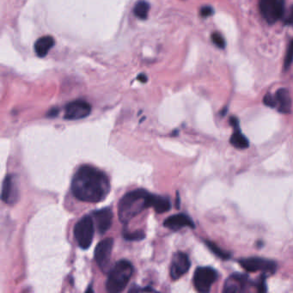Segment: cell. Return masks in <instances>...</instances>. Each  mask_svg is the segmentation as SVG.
Segmentation results:
<instances>
[{"mask_svg": "<svg viewBox=\"0 0 293 293\" xmlns=\"http://www.w3.org/2000/svg\"><path fill=\"white\" fill-rule=\"evenodd\" d=\"M54 43H55L54 39L52 36L50 35L42 36L35 41V46H34L35 53L40 58H43L47 55L50 49L54 46Z\"/></svg>", "mask_w": 293, "mask_h": 293, "instance_id": "e0dca14e", "label": "cell"}, {"mask_svg": "<svg viewBox=\"0 0 293 293\" xmlns=\"http://www.w3.org/2000/svg\"><path fill=\"white\" fill-rule=\"evenodd\" d=\"M211 41L214 44L216 45L217 47H219L221 49H224L226 47V41L224 39L223 36L220 35L219 33L214 32L211 34Z\"/></svg>", "mask_w": 293, "mask_h": 293, "instance_id": "7402d4cb", "label": "cell"}, {"mask_svg": "<svg viewBox=\"0 0 293 293\" xmlns=\"http://www.w3.org/2000/svg\"><path fill=\"white\" fill-rule=\"evenodd\" d=\"M293 62V39L290 41L289 46L287 47V51L285 53L284 60V69L287 70L290 67L291 63Z\"/></svg>", "mask_w": 293, "mask_h": 293, "instance_id": "44dd1931", "label": "cell"}, {"mask_svg": "<svg viewBox=\"0 0 293 293\" xmlns=\"http://www.w3.org/2000/svg\"><path fill=\"white\" fill-rule=\"evenodd\" d=\"M113 246L114 240L109 238L101 241L95 249V260L103 272H107L109 268Z\"/></svg>", "mask_w": 293, "mask_h": 293, "instance_id": "ba28073f", "label": "cell"}, {"mask_svg": "<svg viewBox=\"0 0 293 293\" xmlns=\"http://www.w3.org/2000/svg\"><path fill=\"white\" fill-rule=\"evenodd\" d=\"M133 274V266L130 261L121 260L109 270L106 288L109 292L117 293L126 288Z\"/></svg>", "mask_w": 293, "mask_h": 293, "instance_id": "3957f363", "label": "cell"}, {"mask_svg": "<svg viewBox=\"0 0 293 293\" xmlns=\"http://www.w3.org/2000/svg\"><path fill=\"white\" fill-rule=\"evenodd\" d=\"M217 278V271L213 268L209 267H198L194 272V287L199 292H208Z\"/></svg>", "mask_w": 293, "mask_h": 293, "instance_id": "5b68a950", "label": "cell"}, {"mask_svg": "<svg viewBox=\"0 0 293 293\" xmlns=\"http://www.w3.org/2000/svg\"><path fill=\"white\" fill-rule=\"evenodd\" d=\"M190 266V260L187 254L183 252L176 253L170 265V277L173 280L178 279L188 273Z\"/></svg>", "mask_w": 293, "mask_h": 293, "instance_id": "30bf717a", "label": "cell"}, {"mask_svg": "<svg viewBox=\"0 0 293 293\" xmlns=\"http://www.w3.org/2000/svg\"><path fill=\"white\" fill-rule=\"evenodd\" d=\"M263 103L270 108H276L277 101H276L275 96H273L272 94L266 95L263 98Z\"/></svg>", "mask_w": 293, "mask_h": 293, "instance_id": "cb8c5ba5", "label": "cell"}, {"mask_svg": "<svg viewBox=\"0 0 293 293\" xmlns=\"http://www.w3.org/2000/svg\"><path fill=\"white\" fill-rule=\"evenodd\" d=\"M284 24L286 25L293 26V6L290 8V13H289L287 18H285V20H284Z\"/></svg>", "mask_w": 293, "mask_h": 293, "instance_id": "4316f807", "label": "cell"}, {"mask_svg": "<svg viewBox=\"0 0 293 293\" xmlns=\"http://www.w3.org/2000/svg\"><path fill=\"white\" fill-rule=\"evenodd\" d=\"M150 5L145 0L138 1L133 8V13L135 17L140 20H145L149 14Z\"/></svg>", "mask_w": 293, "mask_h": 293, "instance_id": "d6986e66", "label": "cell"}, {"mask_svg": "<svg viewBox=\"0 0 293 293\" xmlns=\"http://www.w3.org/2000/svg\"><path fill=\"white\" fill-rule=\"evenodd\" d=\"M137 80H138V81H140L141 83L144 84V83L147 82V76L144 74H139V75L137 77Z\"/></svg>", "mask_w": 293, "mask_h": 293, "instance_id": "83f0119b", "label": "cell"}, {"mask_svg": "<svg viewBox=\"0 0 293 293\" xmlns=\"http://www.w3.org/2000/svg\"><path fill=\"white\" fill-rule=\"evenodd\" d=\"M150 207H153L158 213H164L171 208V203L167 197L152 194L150 200Z\"/></svg>", "mask_w": 293, "mask_h": 293, "instance_id": "ac0fdd59", "label": "cell"}, {"mask_svg": "<svg viewBox=\"0 0 293 293\" xmlns=\"http://www.w3.org/2000/svg\"><path fill=\"white\" fill-rule=\"evenodd\" d=\"M230 123L234 127V132L230 139L231 144L238 149H246L249 145L248 138L241 132L239 121L236 117L230 119Z\"/></svg>", "mask_w": 293, "mask_h": 293, "instance_id": "9a60e30c", "label": "cell"}, {"mask_svg": "<svg viewBox=\"0 0 293 293\" xmlns=\"http://www.w3.org/2000/svg\"><path fill=\"white\" fill-rule=\"evenodd\" d=\"M110 191L109 177L98 169L85 165L74 175L71 192L80 201L97 203L105 199Z\"/></svg>", "mask_w": 293, "mask_h": 293, "instance_id": "6da1fadb", "label": "cell"}, {"mask_svg": "<svg viewBox=\"0 0 293 293\" xmlns=\"http://www.w3.org/2000/svg\"><path fill=\"white\" fill-rule=\"evenodd\" d=\"M92 215L95 223L97 225V231L99 232L100 234H104L105 232H108L111 227L114 217L111 209L109 207L100 209L98 211H94Z\"/></svg>", "mask_w": 293, "mask_h": 293, "instance_id": "4fadbf2b", "label": "cell"}, {"mask_svg": "<svg viewBox=\"0 0 293 293\" xmlns=\"http://www.w3.org/2000/svg\"><path fill=\"white\" fill-rule=\"evenodd\" d=\"M259 6L261 14L268 24H274L284 15V0H260Z\"/></svg>", "mask_w": 293, "mask_h": 293, "instance_id": "8992f818", "label": "cell"}, {"mask_svg": "<svg viewBox=\"0 0 293 293\" xmlns=\"http://www.w3.org/2000/svg\"><path fill=\"white\" fill-rule=\"evenodd\" d=\"M91 113V104L84 100L72 101L65 107V119L66 120H81L89 116Z\"/></svg>", "mask_w": 293, "mask_h": 293, "instance_id": "9c48e42d", "label": "cell"}, {"mask_svg": "<svg viewBox=\"0 0 293 293\" xmlns=\"http://www.w3.org/2000/svg\"><path fill=\"white\" fill-rule=\"evenodd\" d=\"M1 199L8 205H13L18 199V188L13 176L11 175L6 176L2 184Z\"/></svg>", "mask_w": 293, "mask_h": 293, "instance_id": "7c38bea8", "label": "cell"}, {"mask_svg": "<svg viewBox=\"0 0 293 293\" xmlns=\"http://www.w3.org/2000/svg\"><path fill=\"white\" fill-rule=\"evenodd\" d=\"M257 289H258L259 291L261 292H264L267 290V286H266V277L264 278L263 276L261 277V280L258 282L257 284Z\"/></svg>", "mask_w": 293, "mask_h": 293, "instance_id": "484cf974", "label": "cell"}, {"mask_svg": "<svg viewBox=\"0 0 293 293\" xmlns=\"http://www.w3.org/2000/svg\"><path fill=\"white\" fill-rule=\"evenodd\" d=\"M58 112H59V110H58V109H52V110H51V111H50L49 113H48V114H47V115H48V116H56V115H57V114H58Z\"/></svg>", "mask_w": 293, "mask_h": 293, "instance_id": "f1b7e54d", "label": "cell"}, {"mask_svg": "<svg viewBox=\"0 0 293 293\" xmlns=\"http://www.w3.org/2000/svg\"><path fill=\"white\" fill-rule=\"evenodd\" d=\"M205 244L207 245L209 249H211V251L215 254V255L218 256L219 258L223 259V260H227V259L231 257V255L228 252H226L223 249H220L219 247L217 246V244H213L211 242H205Z\"/></svg>", "mask_w": 293, "mask_h": 293, "instance_id": "ffe728a7", "label": "cell"}, {"mask_svg": "<svg viewBox=\"0 0 293 293\" xmlns=\"http://www.w3.org/2000/svg\"><path fill=\"white\" fill-rule=\"evenodd\" d=\"M151 195L144 189H135L125 194L118 206L120 222L127 223L144 209L149 208Z\"/></svg>", "mask_w": 293, "mask_h": 293, "instance_id": "7a4b0ae2", "label": "cell"}, {"mask_svg": "<svg viewBox=\"0 0 293 293\" xmlns=\"http://www.w3.org/2000/svg\"><path fill=\"white\" fill-rule=\"evenodd\" d=\"M275 98L278 112L282 114H290L292 103L289 91L286 89H279L276 92Z\"/></svg>", "mask_w": 293, "mask_h": 293, "instance_id": "2e32d148", "label": "cell"}, {"mask_svg": "<svg viewBox=\"0 0 293 293\" xmlns=\"http://www.w3.org/2000/svg\"><path fill=\"white\" fill-rule=\"evenodd\" d=\"M214 13L213 9L211 6H203L202 8L200 9V16L202 18H207L210 16L212 15Z\"/></svg>", "mask_w": 293, "mask_h": 293, "instance_id": "d4e9b609", "label": "cell"}, {"mask_svg": "<svg viewBox=\"0 0 293 293\" xmlns=\"http://www.w3.org/2000/svg\"><path fill=\"white\" fill-rule=\"evenodd\" d=\"M164 227L172 230V231H178L185 227L194 228V224L190 217L186 214L179 213L172 215L168 217L164 222Z\"/></svg>", "mask_w": 293, "mask_h": 293, "instance_id": "5bb4252c", "label": "cell"}, {"mask_svg": "<svg viewBox=\"0 0 293 293\" xmlns=\"http://www.w3.org/2000/svg\"><path fill=\"white\" fill-rule=\"evenodd\" d=\"M241 267L247 272H263V273H273L277 268V264L273 261L261 257H249L242 259L239 261Z\"/></svg>", "mask_w": 293, "mask_h": 293, "instance_id": "52a82bcc", "label": "cell"}, {"mask_svg": "<svg viewBox=\"0 0 293 293\" xmlns=\"http://www.w3.org/2000/svg\"><path fill=\"white\" fill-rule=\"evenodd\" d=\"M95 225L93 217L86 215L74 226V238L83 249L90 248L94 238Z\"/></svg>", "mask_w": 293, "mask_h": 293, "instance_id": "277c9868", "label": "cell"}, {"mask_svg": "<svg viewBox=\"0 0 293 293\" xmlns=\"http://www.w3.org/2000/svg\"><path fill=\"white\" fill-rule=\"evenodd\" d=\"M249 279L246 274L233 273L226 279L223 291L226 293L244 292L249 287Z\"/></svg>", "mask_w": 293, "mask_h": 293, "instance_id": "8fae6325", "label": "cell"}, {"mask_svg": "<svg viewBox=\"0 0 293 293\" xmlns=\"http://www.w3.org/2000/svg\"><path fill=\"white\" fill-rule=\"evenodd\" d=\"M123 236L125 239L129 241L143 240L144 237H145L144 232H132V233H125Z\"/></svg>", "mask_w": 293, "mask_h": 293, "instance_id": "603a6c76", "label": "cell"}]
</instances>
